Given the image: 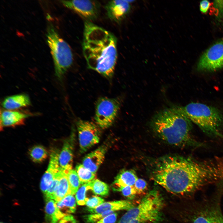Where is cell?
Segmentation results:
<instances>
[{
	"instance_id": "cell-1",
	"label": "cell",
	"mask_w": 223,
	"mask_h": 223,
	"mask_svg": "<svg viewBox=\"0 0 223 223\" xmlns=\"http://www.w3.org/2000/svg\"><path fill=\"white\" fill-rule=\"evenodd\" d=\"M150 173L153 181L173 194L192 195L200 190L199 170L195 159L163 157L155 161Z\"/></svg>"
},
{
	"instance_id": "cell-2",
	"label": "cell",
	"mask_w": 223,
	"mask_h": 223,
	"mask_svg": "<svg viewBox=\"0 0 223 223\" xmlns=\"http://www.w3.org/2000/svg\"><path fill=\"white\" fill-rule=\"evenodd\" d=\"M82 49L89 68L107 78L112 77L117 57V40L113 34L87 20Z\"/></svg>"
},
{
	"instance_id": "cell-3",
	"label": "cell",
	"mask_w": 223,
	"mask_h": 223,
	"mask_svg": "<svg viewBox=\"0 0 223 223\" xmlns=\"http://www.w3.org/2000/svg\"><path fill=\"white\" fill-rule=\"evenodd\" d=\"M151 126L159 136L171 145L196 148L203 146L192 136V122L179 107L169 108L159 112L152 119Z\"/></svg>"
},
{
	"instance_id": "cell-4",
	"label": "cell",
	"mask_w": 223,
	"mask_h": 223,
	"mask_svg": "<svg viewBox=\"0 0 223 223\" xmlns=\"http://www.w3.org/2000/svg\"><path fill=\"white\" fill-rule=\"evenodd\" d=\"M179 108L206 134L212 137L223 138L221 131L223 125V114L217 108L198 103H191Z\"/></svg>"
},
{
	"instance_id": "cell-5",
	"label": "cell",
	"mask_w": 223,
	"mask_h": 223,
	"mask_svg": "<svg viewBox=\"0 0 223 223\" xmlns=\"http://www.w3.org/2000/svg\"><path fill=\"white\" fill-rule=\"evenodd\" d=\"M163 199L159 192L150 191L137 206L128 210L117 223H157L162 219Z\"/></svg>"
},
{
	"instance_id": "cell-6",
	"label": "cell",
	"mask_w": 223,
	"mask_h": 223,
	"mask_svg": "<svg viewBox=\"0 0 223 223\" xmlns=\"http://www.w3.org/2000/svg\"><path fill=\"white\" fill-rule=\"evenodd\" d=\"M221 192L194 201L188 215L187 223H223Z\"/></svg>"
},
{
	"instance_id": "cell-7",
	"label": "cell",
	"mask_w": 223,
	"mask_h": 223,
	"mask_svg": "<svg viewBox=\"0 0 223 223\" xmlns=\"http://www.w3.org/2000/svg\"><path fill=\"white\" fill-rule=\"evenodd\" d=\"M46 37L53 59L55 75L61 80L72 64V52L69 45L60 37L51 24L48 26Z\"/></svg>"
},
{
	"instance_id": "cell-8",
	"label": "cell",
	"mask_w": 223,
	"mask_h": 223,
	"mask_svg": "<svg viewBox=\"0 0 223 223\" xmlns=\"http://www.w3.org/2000/svg\"><path fill=\"white\" fill-rule=\"evenodd\" d=\"M120 106L119 99L101 97L97 100L94 119L97 125L102 129L110 126L115 120Z\"/></svg>"
},
{
	"instance_id": "cell-9",
	"label": "cell",
	"mask_w": 223,
	"mask_h": 223,
	"mask_svg": "<svg viewBox=\"0 0 223 223\" xmlns=\"http://www.w3.org/2000/svg\"><path fill=\"white\" fill-rule=\"evenodd\" d=\"M223 68V39L215 43L202 55L197 65L198 70L213 71Z\"/></svg>"
},
{
	"instance_id": "cell-10",
	"label": "cell",
	"mask_w": 223,
	"mask_h": 223,
	"mask_svg": "<svg viewBox=\"0 0 223 223\" xmlns=\"http://www.w3.org/2000/svg\"><path fill=\"white\" fill-rule=\"evenodd\" d=\"M77 125L80 151L84 152L99 142V127L92 122L81 120L77 121Z\"/></svg>"
},
{
	"instance_id": "cell-11",
	"label": "cell",
	"mask_w": 223,
	"mask_h": 223,
	"mask_svg": "<svg viewBox=\"0 0 223 223\" xmlns=\"http://www.w3.org/2000/svg\"><path fill=\"white\" fill-rule=\"evenodd\" d=\"M61 2L65 6L87 20L95 19L98 15L99 5L96 1L73 0Z\"/></svg>"
},
{
	"instance_id": "cell-12",
	"label": "cell",
	"mask_w": 223,
	"mask_h": 223,
	"mask_svg": "<svg viewBox=\"0 0 223 223\" xmlns=\"http://www.w3.org/2000/svg\"><path fill=\"white\" fill-rule=\"evenodd\" d=\"M59 153L57 149L52 150L51 151L49 164L42 178L40 184V189L44 195L49 188L55 174L62 170L59 163Z\"/></svg>"
},
{
	"instance_id": "cell-13",
	"label": "cell",
	"mask_w": 223,
	"mask_h": 223,
	"mask_svg": "<svg viewBox=\"0 0 223 223\" xmlns=\"http://www.w3.org/2000/svg\"><path fill=\"white\" fill-rule=\"evenodd\" d=\"M34 114L27 112L17 110L1 109V127H14L22 125L26 119Z\"/></svg>"
},
{
	"instance_id": "cell-14",
	"label": "cell",
	"mask_w": 223,
	"mask_h": 223,
	"mask_svg": "<svg viewBox=\"0 0 223 223\" xmlns=\"http://www.w3.org/2000/svg\"><path fill=\"white\" fill-rule=\"evenodd\" d=\"M74 131L72 130L70 137L65 141L59 153V163L62 170L69 171L72 169L75 139Z\"/></svg>"
},
{
	"instance_id": "cell-15",
	"label": "cell",
	"mask_w": 223,
	"mask_h": 223,
	"mask_svg": "<svg viewBox=\"0 0 223 223\" xmlns=\"http://www.w3.org/2000/svg\"><path fill=\"white\" fill-rule=\"evenodd\" d=\"M132 1L113 0L109 1L105 8L108 17L111 20L118 22L123 19L128 12L129 2Z\"/></svg>"
},
{
	"instance_id": "cell-16",
	"label": "cell",
	"mask_w": 223,
	"mask_h": 223,
	"mask_svg": "<svg viewBox=\"0 0 223 223\" xmlns=\"http://www.w3.org/2000/svg\"><path fill=\"white\" fill-rule=\"evenodd\" d=\"M107 149V146L103 145L88 154L84 158L82 165L86 169L96 173L104 161Z\"/></svg>"
},
{
	"instance_id": "cell-17",
	"label": "cell",
	"mask_w": 223,
	"mask_h": 223,
	"mask_svg": "<svg viewBox=\"0 0 223 223\" xmlns=\"http://www.w3.org/2000/svg\"><path fill=\"white\" fill-rule=\"evenodd\" d=\"M135 206L131 201L127 200L103 203L95 208H87V210L92 214L99 213L107 212L125 210H128Z\"/></svg>"
},
{
	"instance_id": "cell-18",
	"label": "cell",
	"mask_w": 223,
	"mask_h": 223,
	"mask_svg": "<svg viewBox=\"0 0 223 223\" xmlns=\"http://www.w3.org/2000/svg\"><path fill=\"white\" fill-rule=\"evenodd\" d=\"M31 102L27 94H19L7 96L2 101V105L7 110H17L30 106Z\"/></svg>"
},
{
	"instance_id": "cell-19",
	"label": "cell",
	"mask_w": 223,
	"mask_h": 223,
	"mask_svg": "<svg viewBox=\"0 0 223 223\" xmlns=\"http://www.w3.org/2000/svg\"><path fill=\"white\" fill-rule=\"evenodd\" d=\"M136 173L131 170H123L116 177L113 183V189H116L126 186H134L138 179Z\"/></svg>"
},
{
	"instance_id": "cell-20",
	"label": "cell",
	"mask_w": 223,
	"mask_h": 223,
	"mask_svg": "<svg viewBox=\"0 0 223 223\" xmlns=\"http://www.w3.org/2000/svg\"><path fill=\"white\" fill-rule=\"evenodd\" d=\"M57 211L63 216L74 213L76 210V200L72 195H69L60 201L56 202Z\"/></svg>"
},
{
	"instance_id": "cell-21",
	"label": "cell",
	"mask_w": 223,
	"mask_h": 223,
	"mask_svg": "<svg viewBox=\"0 0 223 223\" xmlns=\"http://www.w3.org/2000/svg\"><path fill=\"white\" fill-rule=\"evenodd\" d=\"M68 171L64 170L59 179L57 189L54 195V199L58 202L67 195H71L67 173Z\"/></svg>"
},
{
	"instance_id": "cell-22",
	"label": "cell",
	"mask_w": 223,
	"mask_h": 223,
	"mask_svg": "<svg viewBox=\"0 0 223 223\" xmlns=\"http://www.w3.org/2000/svg\"><path fill=\"white\" fill-rule=\"evenodd\" d=\"M45 219L48 223H57L59 220L56 216V201L52 199H45Z\"/></svg>"
},
{
	"instance_id": "cell-23",
	"label": "cell",
	"mask_w": 223,
	"mask_h": 223,
	"mask_svg": "<svg viewBox=\"0 0 223 223\" xmlns=\"http://www.w3.org/2000/svg\"><path fill=\"white\" fill-rule=\"evenodd\" d=\"M30 158L36 163H41L47 158L48 153L46 150L43 146L37 145L33 146L29 151Z\"/></svg>"
},
{
	"instance_id": "cell-24",
	"label": "cell",
	"mask_w": 223,
	"mask_h": 223,
	"mask_svg": "<svg viewBox=\"0 0 223 223\" xmlns=\"http://www.w3.org/2000/svg\"><path fill=\"white\" fill-rule=\"evenodd\" d=\"M76 169L81 184L87 183L95 179L96 173L85 168L82 164H78Z\"/></svg>"
},
{
	"instance_id": "cell-25",
	"label": "cell",
	"mask_w": 223,
	"mask_h": 223,
	"mask_svg": "<svg viewBox=\"0 0 223 223\" xmlns=\"http://www.w3.org/2000/svg\"><path fill=\"white\" fill-rule=\"evenodd\" d=\"M90 190L95 194L102 196L108 195L109 188L108 185L104 182L98 179L89 182Z\"/></svg>"
},
{
	"instance_id": "cell-26",
	"label": "cell",
	"mask_w": 223,
	"mask_h": 223,
	"mask_svg": "<svg viewBox=\"0 0 223 223\" xmlns=\"http://www.w3.org/2000/svg\"><path fill=\"white\" fill-rule=\"evenodd\" d=\"M67 175L71 191V195H74L81 184L76 170L71 169L67 172Z\"/></svg>"
},
{
	"instance_id": "cell-27",
	"label": "cell",
	"mask_w": 223,
	"mask_h": 223,
	"mask_svg": "<svg viewBox=\"0 0 223 223\" xmlns=\"http://www.w3.org/2000/svg\"><path fill=\"white\" fill-rule=\"evenodd\" d=\"M90 190L89 183L83 184L76 194V198L78 205L82 206L86 204L88 199L86 197V193Z\"/></svg>"
},
{
	"instance_id": "cell-28",
	"label": "cell",
	"mask_w": 223,
	"mask_h": 223,
	"mask_svg": "<svg viewBox=\"0 0 223 223\" xmlns=\"http://www.w3.org/2000/svg\"><path fill=\"white\" fill-rule=\"evenodd\" d=\"M64 170H61L55 175V177L49 188L44 195L45 199H53L54 195L58 186L59 179Z\"/></svg>"
},
{
	"instance_id": "cell-29",
	"label": "cell",
	"mask_w": 223,
	"mask_h": 223,
	"mask_svg": "<svg viewBox=\"0 0 223 223\" xmlns=\"http://www.w3.org/2000/svg\"><path fill=\"white\" fill-rule=\"evenodd\" d=\"M113 212V211H107L102 213L92 214L85 216L84 218L87 223H96L106 216Z\"/></svg>"
},
{
	"instance_id": "cell-30",
	"label": "cell",
	"mask_w": 223,
	"mask_h": 223,
	"mask_svg": "<svg viewBox=\"0 0 223 223\" xmlns=\"http://www.w3.org/2000/svg\"><path fill=\"white\" fill-rule=\"evenodd\" d=\"M114 190L119 191L123 195L130 199L133 198L137 193L134 186H126L116 189Z\"/></svg>"
},
{
	"instance_id": "cell-31",
	"label": "cell",
	"mask_w": 223,
	"mask_h": 223,
	"mask_svg": "<svg viewBox=\"0 0 223 223\" xmlns=\"http://www.w3.org/2000/svg\"><path fill=\"white\" fill-rule=\"evenodd\" d=\"M214 7L216 9V15L218 20L223 21V0H215L213 2Z\"/></svg>"
},
{
	"instance_id": "cell-32",
	"label": "cell",
	"mask_w": 223,
	"mask_h": 223,
	"mask_svg": "<svg viewBox=\"0 0 223 223\" xmlns=\"http://www.w3.org/2000/svg\"><path fill=\"white\" fill-rule=\"evenodd\" d=\"M104 200L100 197L95 196L88 199L86 205L88 208H95L104 203Z\"/></svg>"
},
{
	"instance_id": "cell-33",
	"label": "cell",
	"mask_w": 223,
	"mask_h": 223,
	"mask_svg": "<svg viewBox=\"0 0 223 223\" xmlns=\"http://www.w3.org/2000/svg\"><path fill=\"white\" fill-rule=\"evenodd\" d=\"M134 186L137 190V193H142L146 189L147 184L146 181L144 179L138 178Z\"/></svg>"
},
{
	"instance_id": "cell-34",
	"label": "cell",
	"mask_w": 223,
	"mask_h": 223,
	"mask_svg": "<svg viewBox=\"0 0 223 223\" xmlns=\"http://www.w3.org/2000/svg\"><path fill=\"white\" fill-rule=\"evenodd\" d=\"M117 214L113 212L106 216L96 223H115L117 219Z\"/></svg>"
},
{
	"instance_id": "cell-35",
	"label": "cell",
	"mask_w": 223,
	"mask_h": 223,
	"mask_svg": "<svg viewBox=\"0 0 223 223\" xmlns=\"http://www.w3.org/2000/svg\"><path fill=\"white\" fill-rule=\"evenodd\" d=\"M210 5V3L208 0H203L200 3L199 9L200 11L202 13H206Z\"/></svg>"
},
{
	"instance_id": "cell-36",
	"label": "cell",
	"mask_w": 223,
	"mask_h": 223,
	"mask_svg": "<svg viewBox=\"0 0 223 223\" xmlns=\"http://www.w3.org/2000/svg\"><path fill=\"white\" fill-rule=\"evenodd\" d=\"M57 223H77L74 217L70 215L64 216Z\"/></svg>"
},
{
	"instance_id": "cell-37",
	"label": "cell",
	"mask_w": 223,
	"mask_h": 223,
	"mask_svg": "<svg viewBox=\"0 0 223 223\" xmlns=\"http://www.w3.org/2000/svg\"><path fill=\"white\" fill-rule=\"evenodd\" d=\"M0 223H4L1 222H0Z\"/></svg>"
}]
</instances>
